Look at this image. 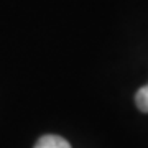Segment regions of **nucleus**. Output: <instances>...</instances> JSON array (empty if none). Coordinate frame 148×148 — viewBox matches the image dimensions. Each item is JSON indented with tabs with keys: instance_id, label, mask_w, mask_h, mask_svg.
<instances>
[{
	"instance_id": "nucleus-1",
	"label": "nucleus",
	"mask_w": 148,
	"mask_h": 148,
	"mask_svg": "<svg viewBox=\"0 0 148 148\" xmlns=\"http://www.w3.org/2000/svg\"><path fill=\"white\" fill-rule=\"evenodd\" d=\"M35 148H71V145L59 135H43L36 142Z\"/></svg>"
},
{
	"instance_id": "nucleus-2",
	"label": "nucleus",
	"mask_w": 148,
	"mask_h": 148,
	"mask_svg": "<svg viewBox=\"0 0 148 148\" xmlns=\"http://www.w3.org/2000/svg\"><path fill=\"white\" fill-rule=\"evenodd\" d=\"M135 104L142 112H148V84L138 89L135 94Z\"/></svg>"
}]
</instances>
